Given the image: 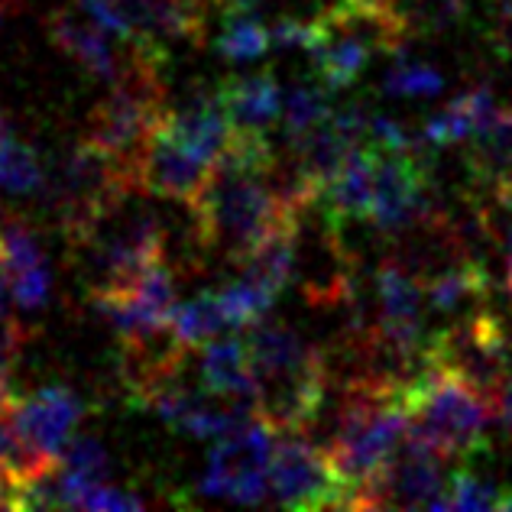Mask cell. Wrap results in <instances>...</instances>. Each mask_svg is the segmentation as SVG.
Here are the masks:
<instances>
[{"label":"cell","mask_w":512,"mask_h":512,"mask_svg":"<svg viewBox=\"0 0 512 512\" xmlns=\"http://www.w3.org/2000/svg\"><path fill=\"white\" fill-rule=\"evenodd\" d=\"M503 266H506V289L512 295V224L506 231V247H503Z\"/></svg>","instance_id":"35"},{"label":"cell","mask_w":512,"mask_h":512,"mask_svg":"<svg viewBox=\"0 0 512 512\" xmlns=\"http://www.w3.org/2000/svg\"><path fill=\"white\" fill-rule=\"evenodd\" d=\"M146 500L137 493H124V490H114L111 483H101V487H94L88 496H85V503L82 509H111V512H120V509H143Z\"/></svg>","instance_id":"33"},{"label":"cell","mask_w":512,"mask_h":512,"mask_svg":"<svg viewBox=\"0 0 512 512\" xmlns=\"http://www.w3.org/2000/svg\"><path fill=\"white\" fill-rule=\"evenodd\" d=\"M46 30L52 46L59 52H65L72 62H78L88 75H98L104 82H114L120 65H124V56H117L114 46L107 43V30L98 23H88L82 17H75L69 10H56L49 13Z\"/></svg>","instance_id":"19"},{"label":"cell","mask_w":512,"mask_h":512,"mask_svg":"<svg viewBox=\"0 0 512 512\" xmlns=\"http://www.w3.org/2000/svg\"><path fill=\"white\" fill-rule=\"evenodd\" d=\"M166 117L169 104L163 88V52L130 39L124 65L111 82L107 98L94 104L82 140L111 156L114 166L124 172L127 185L143 192V159Z\"/></svg>","instance_id":"2"},{"label":"cell","mask_w":512,"mask_h":512,"mask_svg":"<svg viewBox=\"0 0 512 512\" xmlns=\"http://www.w3.org/2000/svg\"><path fill=\"white\" fill-rule=\"evenodd\" d=\"M444 88V75L435 65L409 59L396 52V62L389 65V72L383 78V91L393 98H438Z\"/></svg>","instance_id":"27"},{"label":"cell","mask_w":512,"mask_h":512,"mask_svg":"<svg viewBox=\"0 0 512 512\" xmlns=\"http://www.w3.org/2000/svg\"><path fill=\"white\" fill-rule=\"evenodd\" d=\"M127 39L163 52L172 43H201L205 0H111Z\"/></svg>","instance_id":"12"},{"label":"cell","mask_w":512,"mask_h":512,"mask_svg":"<svg viewBox=\"0 0 512 512\" xmlns=\"http://www.w3.org/2000/svg\"><path fill=\"white\" fill-rule=\"evenodd\" d=\"M26 331L13 321L10 315L0 318V412L13 409V386H10V376H13V363L20 357V347H23Z\"/></svg>","instance_id":"31"},{"label":"cell","mask_w":512,"mask_h":512,"mask_svg":"<svg viewBox=\"0 0 512 512\" xmlns=\"http://www.w3.org/2000/svg\"><path fill=\"white\" fill-rule=\"evenodd\" d=\"M0 188L10 195H39L46 188L43 163L17 137L0 140Z\"/></svg>","instance_id":"25"},{"label":"cell","mask_w":512,"mask_h":512,"mask_svg":"<svg viewBox=\"0 0 512 512\" xmlns=\"http://www.w3.org/2000/svg\"><path fill=\"white\" fill-rule=\"evenodd\" d=\"M444 461L448 457L409 431L380 477L360 493L357 509H438L451 477Z\"/></svg>","instance_id":"10"},{"label":"cell","mask_w":512,"mask_h":512,"mask_svg":"<svg viewBox=\"0 0 512 512\" xmlns=\"http://www.w3.org/2000/svg\"><path fill=\"white\" fill-rule=\"evenodd\" d=\"M82 415L85 402L65 386L36 389L33 396L17 399V406H13V419H17L26 441L36 444L49 457H59V461L65 444L72 441L75 425L82 422Z\"/></svg>","instance_id":"14"},{"label":"cell","mask_w":512,"mask_h":512,"mask_svg":"<svg viewBox=\"0 0 512 512\" xmlns=\"http://www.w3.org/2000/svg\"><path fill=\"white\" fill-rule=\"evenodd\" d=\"M172 328L185 344L201 347L214 338H221V334L231 328V321L224 315L218 292H201L195 299L179 302V308H175V315H172Z\"/></svg>","instance_id":"23"},{"label":"cell","mask_w":512,"mask_h":512,"mask_svg":"<svg viewBox=\"0 0 512 512\" xmlns=\"http://www.w3.org/2000/svg\"><path fill=\"white\" fill-rule=\"evenodd\" d=\"M224 10H256L260 7V0H218Z\"/></svg>","instance_id":"36"},{"label":"cell","mask_w":512,"mask_h":512,"mask_svg":"<svg viewBox=\"0 0 512 512\" xmlns=\"http://www.w3.org/2000/svg\"><path fill=\"white\" fill-rule=\"evenodd\" d=\"M7 137H13V124H10L4 107H0V140H7Z\"/></svg>","instance_id":"38"},{"label":"cell","mask_w":512,"mask_h":512,"mask_svg":"<svg viewBox=\"0 0 512 512\" xmlns=\"http://www.w3.org/2000/svg\"><path fill=\"white\" fill-rule=\"evenodd\" d=\"M218 299L224 305V315L231 321V328H253L273 308L276 292L263 289L260 282H253L247 276H237L231 286L218 289Z\"/></svg>","instance_id":"28"},{"label":"cell","mask_w":512,"mask_h":512,"mask_svg":"<svg viewBox=\"0 0 512 512\" xmlns=\"http://www.w3.org/2000/svg\"><path fill=\"white\" fill-rule=\"evenodd\" d=\"M163 127L195 156L208 159L211 166L227 153V146H231L237 133L224 94H211V91H201L195 98H188L179 111H169Z\"/></svg>","instance_id":"15"},{"label":"cell","mask_w":512,"mask_h":512,"mask_svg":"<svg viewBox=\"0 0 512 512\" xmlns=\"http://www.w3.org/2000/svg\"><path fill=\"white\" fill-rule=\"evenodd\" d=\"M467 0H396V17L415 33H441L464 20Z\"/></svg>","instance_id":"29"},{"label":"cell","mask_w":512,"mask_h":512,"mask_svg":"<svg viewBox=\"0 0 512 512\" xmlns=\"http://www.w3.org/2000/svg\"><path fill=\"white\" fill-rule=\"evenodd\" d=\"M7 282H10L13 302H17L20 308H39V305H46L49 289H52V276H49L46 263L30 269V273H23V276H13Z\"/></svg>","instance_id":"32"},{"label":"cell","mask_w":512,"mask_h":512,"mask_svg":"<svg viewBox=\"0 0 512 512\" xmlns=\"http://www.w3.org/2000/svg\"><path fill=\"white\" fill-rule=\"evenodd\" d=\"M428 360H438L470 380L483 396L493 399L512 380V331L487 305L467 312L451 328L435 331Z\"/></svg>","instance_id":"8"},{"label":"cell","mask_w":512,"mask_h":512,"mask_svg":"<svg viewBox=\"0 0 512 512\" xmlns=\"http://www.w3.org/2000/svg\"><path fill=\"white\" fill-rule=\"evenodd\" d=\"M402 386V380H383L370 373H357L344 383L328 457L350 496V509H357L360 493L380 477L389 457L409 438Z\"/></svg>","instance_id":"3"},{"label":"cell","mask_w":512,"mask_h":512,"mask_svg":"<svg viewBox=\"0 0 512 512\" xmlns=\"http://www.w3.org/2000/svg\"><path fill=\"white\" fill-rule=\"evenodd\" d=\"M402 399L409 412V431L448 461H467L487 448L493 406L457 370L428 360L412 380H406Z\"/></svg>","instance_id":"6"},{"label":"cell","mask_w":512,"mask_h":512,"mask_svg":"<svg viewBox=\"0 0 512 512\" xmlns=\"http://www.w3.org/2000/svg\"><path fill=\"white\" fill-rule=\"evenodd\" d=\"M493 39L503 56H512V0H496Z\"/></svg>","instance_id":"34"},{"label":"cell","mask_w":512,"mask_h":512,"mask_svg":"<svg viewBox=\"0 0 512 512\" xmlns=\"http://www.w3.org/2000/svg\"><path fill=\"white\" fill-rule=\"evenodd\" d=\"M438 509L448 512H483V509H512V487H503L474 470H454L448 477Z\"/></svg>","instance_id":"22"},{"label":"cell","mask_w":512,"mask_h":512,"mask_svg":"<svg viewBox=\"0 0 512 512\" xmlns=\"http://www.w3.org/2000/svg\"><path fill=\"white\" fill-rule=\"evenodd\" d=\"M231 117L240 130H256L266 133L269 124L282 120V88L273 75H247L227 82L221 91Z\"/></svg>","instance_id":"21"},{"label":"cell","mask_w":512,"mask_h":512,"mask_svg":"<svg viewBox=\"0 0 512 512\" xmlns=\"http://www.w3.org/2000/svg\"><path fill=\"white\" fill-rule=\"evenodd\" d=\"M124 172L114 166L111 156H104L98 146L78 140L72 150H65L56 166L46 172L43 195L52 214L62 227L65 240H72L111 205V201L127 192Z\"/></svg>","instance_id":"7"},{"label":"cell","mask_w":512,"mask_h":512,"mask_svg":"<svg viewBox=\"0 0 512 512\" xmlns=\"http://www.w3.org/2000/svg\"><path fill=\"white\" fill-rule=\"evenodd\" d=\"M13 10V0H0V23L7 20V13Z\"/></svg>","instance_id":"39"},{"label":"cell","mask_w":512,"mask_h":512,"mask_svg":"<svg viewBox=\"0 0 512 512\" xmlns=\"http://www.w3.org/2000/svg\"><path fill=\"white\" fill-rule=\"evenodd\" d=\"M208 175H211L208 159L195 156L188 146L175 140L166 127H159L143 159L140 182L146 195L179 201V205H192L201 188H205Z\"/></svg>","instance_id":"13"},{"label":"cell","mask_w":512,"mask_h":512,"mask_svg":"<svg viewBox=\"0 0 512 512\" xmlns=\"http://www.w3.org/2000/svg\"><path fill=\"white\" fill-rule=\"evenodd\" d=\"M247 350L253 367V409L282 435L305 431L315 422L328 396V360L289 325L256 321L247 328Z\"/></svg>","instance_id":"4"},{"label":"cell","mask_w":512,"mask_h":512,"mask_svg":"<svg viewBox=\"0 0 512 512\" xmlns=\"http://www.w3.org/2000/svg\"><path fill=\"white\" fill-rule=\"evenodd\" d=\"M201 386L231 402H253V367L247 341L214 338L198 350Z\"/></svg>","instance_id":"20"},{"label":"cell","mask_w":512,"mask_h":512,"mask_svg":"<svg viewBox=\"0 0 512 512\" xmlns=\"http://www.w3.org/2000/svg\"><path fill=\"white\" fill-rule=\"evenodd\" d=\"M328 85H292L282 91V130L289 137H302L312 127L325 124L334 114L331 101H328Z\"/></svg>","instance_id":"24"},{"label":"cell","mask_w":512,"mask_h":512,"mask_svg":"<svg viewBox=\"0 0 512 512\" xmlns=\"http://www.w3.org/2000/svg\"><path fill=\"white\" fill-rule=\"evenodd\" d=\"M269 46H273L269 43V26L256 20L253 10H227L224 30L218 36L221 56L234 62H247V59L263 56Z\"/></svg>","instance_id":"26"},{"label":"cell","mask_w":512,"mask_h":512,"mask_svg":"<svg viewBox=\"0 0 512 512\" xmlns=\"http://www.w3.org/2000/svg\"><path fill=\"white\" fill-rule=\"evenodd\" d=\"M43 250H39V240L33 234V227L20 221V218H4L0 221V266H4V276H23L30 269L43 266Z\"/></svg>","instance_id":"30"},{"label":"cell","mask_w":512,"mask_h":512,"mask_svg":"<svg viewBox=\"0 0 512 512\" xmlns=\"http://www.w3.org/2000/svg\"><path fill=\"white\" fill-rule=\"evenodd\" d=\"M334 4H341V0H331V4H328V7H334Z\"/></svg>","instance_id":"40"},{"label":"cell","mask_w":512,"mask_h":512,"mask_svg":"<svg viewBox=\"0 0 512 512\" xmlns=\"http://www.w3.org/2000/svg\"><path fill=\"white\" fill-rule=\"evenodd\" d=\"M273 159L276 150L266 133L237 127L227 153L211 166L205 188L188 205L201 253L224 256L240 266L276 231L302 218L305 211H289L269 182Z\"/></svg>","instance_id":"1"},{"label":"cell","mask_w":512,"mask_h":512,"mask_svg":"<svg viewBox=\"0 0 512 512\" xmlns=\"http://www.w3.org/2000/svg\"><path fill=\"white\" fill-rule=\"evenodd\" d=\"M276 431L260 415L218 441L211 451L208 474L201 477V493L224 496L231 503H263L269 493V461H273Z\"/></svg>","instance_id":"11"},{"label":"cell","mask_w":512,"mask_h":512,"mask_svg":"<svg viewBox=\"0 0 512 512\" xmlns=\"http://www.w3.org/2000/svg\"><path fill=\"white\" fill-rule=\"evenodd\" d=\"M269 493L289 509H350V496L331 464L328 448L305 438V431L276 435Z\"/></svg>","instance_id":"9"},{"label":"cell","mask_w":512,"mask_h":512,"mask_svg":"<svg viewBox=\"0 0 512 512\" xmlns=\"http://www.w3.org/2000/svg\"><path fill=\"white\" fill-rule=\"evenodd\" d=\"M7 289H10V282L4 276V266H0V318L7 315Z\"/></svg>","instance_id":"37"},{"label":"cell","mask_w":512,"mask_h":512,"mask_svg":"<svg viewBox=\"0 0 512 512\" xmlns=\"http://www.w3.org/2000/svg\"><path fill=\"white\" fill-rule=\"evenodd\" d=\"M467 146V166L477 192L496 205H512V111H500Z\"/></svg>","instance_id":"18"},{"label":"cell","mask_w":512,"mask_h":512,"mask_svg":"<svg viewBox=\"0 0 512 512\" xmlns=\"http://www.w3.org/2000/svg\"><path fill=\"white\" fill-rule=\"evenodd\" d=\"M373 172H376V150L370 143L350 150V156L334 172V179L321 188L318 205L334 224H357L370 218L373 205Z\"/></svg>","instance_id":"17"},{"label":"cell","mask_w":512,"mask_h":512,"mask_svg":"<svg viewBox=\"0 0 512 512\" xmlns=\"http://www.w3.org/2000/svg\"><path fill=\"white\" fill-rule=\"evenodd\" d=\"M143 198L146 192L127 188L69 240L72 263L91 299L130 292L143 269L166 256V227Z\"/></svg>","instance_id":"5"},{"label":"cell","mask_w":512,"mask_h":512,"mask_svg":"<svg viewBox=\"0 0 512 512\" xmlns=\"http://www.w3.org/2000/svg\"><path fill=\"white\" fill-rule=\"evenodd\" d=\"M500 117V107H496L493 88L490 85H470L464 91H457L454 98L435 111L419 133V146L425 153L431 150H451V146L470 143L477 133L487 130L493 120Z\"/></svg>","instance_id":"16"}]
</instances>
